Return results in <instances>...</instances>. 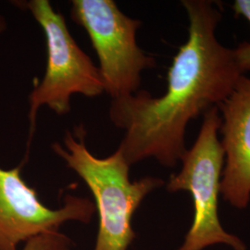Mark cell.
Listing matches in <instances>:
<instances>
[{
    "instance_id": "1",
    "label": "cell",
    "mask_w": 250,
    "mask_h": 250,
    "mask_svg": "<svg viewBox=\"0 0 250 250\" xmlns=\"http://www.w3.org/2000/svg\"><path fill=\"white\" fill-rule=\"evenodd\" d=\"M182 3L189 19L188 38L173 58L166 92L153 98L139 91L111 102L109 118L125 131L118 150L130 166L148 158L169 168L175 166L188 150L189 121L219 107L243 75L233 49L216 38L219 10L206 0Z\"/></svg>"
},
{
    "instance_id": "2",
    "label": "cell",
    "mask_w": 250,
    "mask_h": 250,
    "mask_svg": "<svg viewBox=\"0 0 250 250\" xmlns=\"http://www.w3.org/2000/svg\"><path fill=\"white\" fill-rule=\"evenodd\" d=\"M81 126L75 136L68 132L65 148L52 145L54 152L66 161L88 187L95 198L99 217V232L95 250H127L135 237L132 219L135 210L150 192L163 185L161 179L145 177L132 182L130 165L117 149L104 159L95 157L84 143Z\"/></svg>"
},
{
    "instance_id": "3",
    "label": "cell",
    "mask_w": 250,
    "mask_h": 250,
    "mask_svg": "<svg viewBox=\"0 0 250 250\" xmlns=\"http://www.w3.org/2000/svg\"><path fill=\"white\" fill-rule=\"evenodd\" d=\"M221 125L218 107L206 111L196 142L181 159L182 169L168 182L170 192L188 191L194 203V221L178 250H203L216 244L247 250L240 238L224 230L218 215L225 157L218 139Z\"/></svg>"
},
{
    "instance_id": "4",
    "label": "cell",
    "mask_w": 250,
    "mask_h": 250,
    "mask_svg": "<svg viewBox=\"0 0 250 250\" xmlns=\"http://www.w3.org/2000/svg\"><path fill=\"white\" fill-rule=\"evenodd\" d=\"M24 7L44 31L47 55L45 76L29 98L31 140L39 107L46 105L58 115H66L72 95L98 97L105 92V84L99 68L76 44L65 19L49 1L31 0Z\"/></svg>"
},
{
    "instance_id": "5",
    "label": "cell",
    "mask_w": 250,
    "mask_h": 250,
    "mask_svg": "<svg viewBox=\"0 0 250 250\" xmlns=\"http://www.w3.org/2000/svg\"><path fill=\"white\" fill-rule=\"evenodd\" d=\"M71 16L97 52L105 92L112 99L137 92L141 72L156 65L136 43L141 21L126 16L112 0H72Z\"/></svg>"
},
{
    "instance_id": "6",
    "label": "cell",
    "mask_w": 250,
    "mask_h": 250,
    "mask_svg": "<svg viewBox=\"0 0 250 250\" xmlns=\"http://www.w3.org/2000/svg\"><path fill=\"white\" fill-rule=\"evenodd\" d=\"M21 165L0 168V250H17L21 242L57 232L68 221L89 223L96 211L88 198L67 196L58 209L45 207L21 177Z\"/></svg>"
},
{
    "instance_id": "7",
    "label": "cell",
    "mask_w": 250,
    "mask_h": 250,
    "mask_svg": "<svg viewBox=\"0 0 250 250\" xmlns=\"http://www.w3.org/2000/svg\"><path fill=\"white\" fill-rule=\"evenodd\" d=\"M223 118L221 142L226 164L221 193L232 207L245 208L250 201V79L242 75L219 107Z\"/></svg>"
},
{
    "instance_id": "8",
    "label": "cell",
    "mask_w": 250,
    "mask_h": 250,
    "mask_svg": "<svg viewBox=\"0 0 250 250\" xmlns=\"http://www.w3.org/2000/svg\"><path fill=\"white\" fill-rule=\"evenodd\" d=\"M22 250H72L71 241L59 232L44 233L29 241Z\"/></svg>"
},
{
    "instance_id": "9",
    "label": "cell",
    "mask_w": 250,
    "mask_h": 250,
    "mask_svg": "<svg viewBox=\"0 0 250 250\" xmlns=\"http://www.w3.org/2000/svg\"><path fill=\"white\" fill-rule=\"evenodd\" d=\"M232 8L237 16H243L250 22V0H236ZM233 51L242 74L250 71V43H241Z\"/></svg>"
},
{
    "instance_id": "10",
    "label": "cell",
    "mask_w": 250,
    "mask_h": 250,
    "mask_svg": "<svg viewBox=\"0 0 250 250\" xmlns=\"http://www.w3.org/2000/svg\"><path fill=\"white\" fill-rule=\"evenodd\" d=\"M5 28H6L5 21H4V19L0 16V34L5 30Z\"/></svg>"
}]
</instances>
